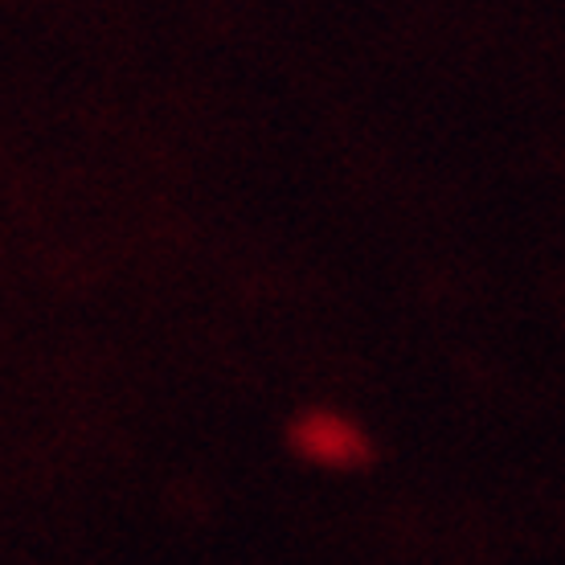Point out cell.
Wrapping results in <instances>:
<instances>
[{"label":"cell","mask_w":565,"mask_h":565,"mask_svg":"<svg viewBox=\"0 0 565 565\" xmlns=\"http://www.w3.org/2000/svg\"><path fill=\"white\" fill-rule=\"evenodd\" d=\"M299 438H303V451L316 455V459L349 463V459L361 455V438L344 423H337V418H311V423L299 430Z\"/></svg>","instance_id":"1"}]
</instances>
